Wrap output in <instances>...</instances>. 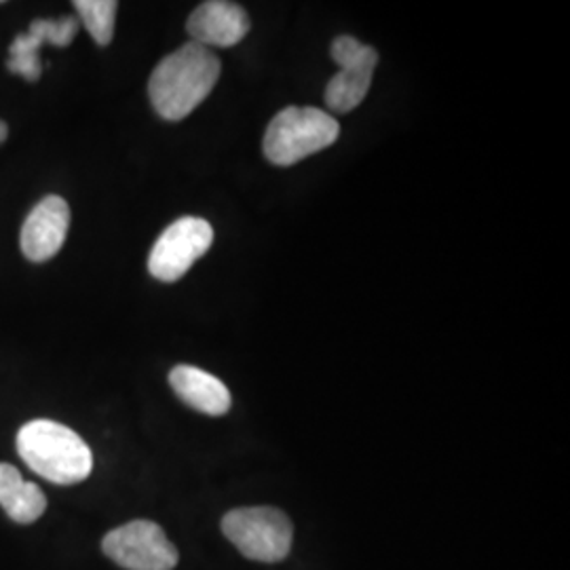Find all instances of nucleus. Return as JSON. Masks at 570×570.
Segmentation results:
<instances>
[{
	"instance_id": "1",
	"label": "nucleus",
	"mask_w": 570,
	"mask_h": 570,
	"mask_svg": "<svg viewBox=\"0 0 570 570\" xmlns=\"http://www.w3.org/2000/svg\"><path fill=\"white\" fill-rule=\"evenodd\" d=\"M220 58L199 42H186L159 61L148 81L153 108L165 121H183L207 100L220 79Z\"/></svg>"
},
{
	"instance_id": "2",
	"label": "nucleus",
	"mask_w": 570,
	"mask_h": 570,
	"mask_svg": "<svg viewBox=\"0 0 570 570\" xmlns=\"http://www.w3.org/2000/svg\"><path fill=\"white\" fill-rule=\"evenodd\" d=\"M21 461L45 480L70 487L91 475L94 454L72 429L49 421H30L18 433Z\"/></svg>"
},
{
	"instance_id": "3",
	"label": "nucleus",
	"mask_w": 570,
	"mask_h": 570,
	"mask_svg": "<svg viewBox=\"0 0 570 570\" xmlns=\"http://www.w3.org/2000/svg\"><path fill=\"white\" fill-rule=\"evenodd\" d=\"M341 134L338 121L320 108L289 106L268 122L263 150L273 165L289 167L326 150Z\"/></svg>"
},
{
	"instance_id": "4",
	"label": "nucleus",
	"mask_w": 570,
	"mask_h": 570,
	"mask_svg": "<svg viewBox=\"0 0 570 570\" xmlns=\"http://www.w3.org/2000/svg\"><path fill=\"white\" fill-rule=\"evenodd\" d=\"M223 532L245 558L265 564L285 560L294 539L289 518L275 508H242L228 511L223 518Z\"/></svg>"
},
{
	"instance_id": "5",
	"label": "nucleus",
	"mask_w": 570,
	"mask_h": 570,
	"mask_svg": "<svg viewBox=\"0 0 570 570\" xmlns=\"http://www.w3.org/2000/svg\"><path fill=\"white\" fill-rule=\"evenodd\" d=\"M212 244V225L197 216H184L174 225L167 226L164 235L153 245L148 256V271L155 279L174 284L183 279L190 266L209 252Z\"/></svg>"
},
{
	"instance_id": "6",
	"label": "nucleus",
	"mask_w": 570,
	"mask_h": 570,
	"mask_svg": "<svg viewBox=\"0 0 570 570\" xmlns=\"http://www.w3.org/2000/svg\"><path fill=\"white\" fill-rule=\"evenodd\" d=\"M102 550L127 570H174L178 564L176 546L159 524L148 520H134L110 530L104 537Z\"/></svg>"
},
{
	"instance_id": "7",
	"label": "nucleus",
	"mask_w": 570,
	"mask_h": 570,
	"mask_svg": "<svg viewBox=\"0 0 570 570\" xmlns=\"http://www.w3.org/2000/svg\"><path fill=\"white\" fill-rule=\"evenodd\" d=\"M70 228V207L49 195L37 205L21 226L20 245L23 256L32 263H47L61 249Z\"/></svg>"
},
{
	"instance_id": "8",
	"label": "nucleus",
	"mask_w": 570,
	"mask_h": 570,
	"mask_svg": "<svg viewBox=\"0 0 570 570\" xmlns=\"http://www.w3.org/2000/svg\"><path fill=\"white\" fill-rule=\"evenodd\" d=\"M249 26V16L245 13L244 7L226 0H207L190 13L186 21V32L193 42H199L207 49H226L244 41Z\"/></svg>"
},
{
	"instance_id": "9",
	"label": "nucleus",
	"mask_w": 570,
	"mask_h": 570,
	"mask_svg": "<svg viewBox=\"0 0 570 570\" xmlns=\"http://www.w3.org/2000/svg\"><path fill=\"white\" fill-rule=\"evenodd\" d=\"M79 28H81V21L77 18L32 21L28 35L18 37L9 49V61H7L9 72L20 75L26 81H39L42 70L39 49L45 42H51L56 47H68L77 37Z\"/></svg>"
},
{
	"instance_id": "10",
	"label": "nucleus",
	"mask_w": 570,
	"mask_h": 570,
	"mask_svg": "<svg viewBox=\"0 0 570 570\" xmlns=\"http://www.w3.org/2000/svg\"><path fill=\"white\" fill-rule=\"evenodd\" d=\"M169 385L186 406L207 416H223L233 404L225 383L202 367H174L169 372Z\"/></svg>"
},
{
	"instance_id": "11",
	"label": "nucleus",
	"mask_w": 570,
	"mask_h": 570,
	"mask_svg": "<svg viewBox=\"0 0 570 570\" xmlns=\"http://www.w3.org/2000/svg\"><path fill=\"white\" fill-rule=\"evenodd\" d=\"M376 66H379V53L372 47H366V51L357 60L343 66L341 72L327 82V108L334 112H341V115L355 110L360 104L366 100Z\"/></svg>"
},
{
	"instance_id": "12",
	"label": "nucleus",
	"mask_w": 570,
	"mask_h": 570,
	"mask_svg": "<svg viewBox=\"0 0 570 570\" xmlns=\"http://www.w3.org/2000/svg\"><path fill=\"white\" fill-rule=\"evenodd\" d=\"M0 508L18 524H32L47 510V497L37 484L26 482L20 471L0 463Z\"/></svg>"
},
{
	"instance_id": "13",
	"label": "nucleus",
	"mask_w": 570,
	"mask_h": 570,
	"mask_svg": "<svg viewBox=\"0 0 570 570\" xmlns=\"http://www.w3.org/2000/svg\"><path fill=\"white\" fill-rule=\"evenodd\" d=\"M79 21L100 47H106L115 37V21L119 4L115 0H75Z\"/></svg>"
},
{
	"instance_id": "14",
	"label": "nucleus",
	"mask_w": 570,
	"mask_h": 570,
	"mask_svg": "<svg viewBox=\"0 0 570 570\" xmlns=\"http://www.w3.org/2000/svg\"><path fill=\"white\" fill-rule=\"evenodd\" d=\"M7 136H9V127H7V122L0 121V144L7 140Z\"/></svg>"
}]
</instances>
